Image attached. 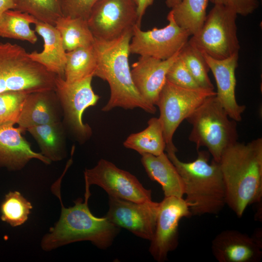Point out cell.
Returning a JSON list of instances; mask_svg holds the SVG:
<instances>
[{
	"mask_svg": "<svg viewBox=\"0 0 262 262\" xmlns=\"http://www.w3.org/2000/svg\"><path fill=\"white\" fill-rule=\"evenodd\" d=\"M32 209L31 202L19 192L10 191L0 204V219L13 227L19 226L27 220Z\"/></svg>",
	"mask_w": 262,
	"mask_h": 262,
	"instance_id": "cell-29",
	"label": "cell"
},
{
	"mask_svg": "<svg viewBox=\"0 0 262 262\" xmlns=\"http://www.w3.org/2000/svg\"><path fill=\"white\" fill-rule=\"evenodd\" d=\"M202 53L215 80L217 86L216 98L231 119L236 122L241 121L242 114L246 107L239 104L235 98L236 79L235 72L238 66L239 53L222 60L213 58Z\"/></svg>",
	"mask_w": 262,
	"mask_h": 262,
	"instance_id": "cell-15",
	"label": "cell"
},
{
	"mask_svg": "<svg viewBox=\"0 0 262 262\" xmlns=\"http://www.w3.org/2000/svg\"><path fill=\"white\" fill-rule=\"evenodd\" d=\"M141 163L149 178L161 185L164 197H183L182 179L167 154L163 152L158 156L143 154Z\"/></svg>",
	"mask_w": 262,
	"mask_h": 262,
	"instance_id": "cell-21",
	"label": "cell"
},
{
	"mask_svg": "<svg viewBox=\"0 0 262 262\" xmlns=\"http://www.w3.org/2000/svg\"><path fill=\"white\" fill-rule=\"evenodd\" d=\"M56 76L33 60L23 47L0 42V93L54 90Z\"/></svg>",
	"mask_w": 262,
	"mask_h": 262,
	"instance_id": "cell-6",
	"label": "cell"
},
{
	"mask_svg": "<svg viewBox=\"0 0 262 262\" xmlns=\"http://www.w3.org/2000/svg\"><path fill=\"white\" fill-rule=\"evenodd\" d=\"M215 95L213 90L184 88L166 81L156 105L160 110L159 118L163 126L166 151L177 150L173 142L177 129L207 98Z\"/></svg>",
	"mask_w": 262,
	"mask_h": 262,
	"instance_id": "cell-8",
	"label": "cell"
},
{
	"mask_svg": "<svg viewBox=\"0 0 262 262\" xmlns=\"http://www.w3.org/2000/svg\"><path fill=\"white\" fill-rule=\"evenodd\" d=\"M208 1V0H181L169 12L176 24L192 36L200 31L204 23Z\"/></svg>",
	"mask_w": 262,
	"mask_h": 262,
	"instance_id": "cell-26",
	"label": "cell"
},
{
	"mask_svg": "<svg viewBox=\"0 0 262 262\" xmlns=\"http://www.w3.org/2000/svg\"><path fill=\"white\" fill-rule=\"evenodd\" d=\"M123 145L141 155L149 154L158 156L164 152L166 144L160 119H149L147 127L141 131L130 134L123 142Z\"/></svg>",
	"mask_w": 262,
	"mask_h": 262,
	"instance_id": "cell-23",
	"label": "cell"
},
{
	"mask_svg": "<svg viewBox=\"0 0 262 262\" xmlns=\"http://www.w3.org/2000/svg\"><path fill=\"white\" fill-rule=\"evenodd\" d=\"M64 127L60 121L33 126L26 131L38 143L41 153L51 162H57L66 155Z\"/></svg>",
	"mask_w": 262,
	"mask_h": 262,
	"instance_id": "cell-22",
	"label": "cell"
},
{
	"mask_svg": "<svg viewBox=\"0 0 262 262\" xmlns=\"http://www.w3.org/2000/svg\"><path fill=\"white\" fill-rule=\"evenodd\" d=\"M179 56L201 88L214 90L208 74L209 67L203 53L197 48L188 41L180 51Z\"/></svg>",
	"mask_w": 262,
	"mask_h": 262,
	"instance_id": "cell-30",
	"label": "cell"
},
{
	"mask_svg": "<svg viewBox=\"0 0 262 262\" xmlns=\"http://www.w3.org/2000/svg\"><path fill=\"white\" fill-rule=\"evenodd\" d=\"M132 32H128L111 41L95 38L93 44L97 67L94 76L106 81L110 86V97L102 108L109 112L115 107L125 109L140 108L155 114L156 108L147 102L133 83L129 63V46Z\"/></svg>",
	"mask_w": 262,
	"mask_h": 262,
	"instance_id": "cell-3",
	"label": "cell"
},
{
	"mask_svg": "<svg viewBox=\"0 0 262 262\" xmlns=\"http://www.w3.org/2000/svg\"><path fill=\"white\" fill-rule=\"evenodd\" d=\"M70 166L66 163L62 175L51 186L52 193L60 200L61 205L59 220L42 239L41 246L45 251H50L72 243L88 241L100 249L109 247L119 231V228L105 216L98 217L91 212L88 200L89 187L85 186L84 200L79 198L74 205L66 208L63 204L61 195L62 179Z\"/></svg>",
	"mask_w": 262,
	"mask_h": 262,
	"instance_id": "cell-1",
	"label": "cell"
},
{
	"mask_svg": "<svg viewBox=\"0 0 262 262\" xmlns=\"http://www.w3.org/2000/svg\"><path fill=\"white\" fill-rule=\"evenodd\" d=\"M134 1V2H135V3L137 4V5H138V2H139V0H133Z\"/></svg>",
	"mask_w": 262,
	"mask_h": 262,
	"instance_id": "cell-38",
	"label": "cell"
},
{
	"mask_svg": "<svg viewBox=\"0 0 262 262\" xmlns=\"http://www.w3.org/2000/svg\"><path fill=\"white\" fill-rule=\"evenodd\" d=\"M34 24L35 31L43 39L44 49L29 53V57L50 72L64 79L66 51L60 33L55 26L46 23L37 21Z\"/></svg>",
	"mask_w": 262,
	"mask_h": 262,
	"instance_id": "cell-20",
	"label": "cell"
},
{
	"mask_svg": "<svg viewBox=\"0 0 262 262\" xmlns=\"http://www.w3.org/2000/svg\"><path fill=\"white\" fill-rule=\"evenodd\" d=\"M154 0H139L137 5L139 24L140 25L142 17L147 9L151 6Z\"/></svg>",
	"mask_w": 262,
	"mask_h": 262,
	"instance_id": "cell-35",
	"label": "cell"
},
{
	"mask_svg": "<svg viewBox=\"0 0 262 262\" xmlns=\"http://www.w3.org/2000/svg\"><path fill=\"white\" fill-rule=\"evenodd\" d=\"M28 94L20 91L0 93V125L17 123Z\"/></svg>",
	"mask_w": 262,
	"mask_h": 262,
	"instance_id": "cell-31",
	"label": "cell"
},
{
	"mask_svg": "<svg viewBox=\"0 0 262 262\" xmlns=\"http://www.w3.org/2000/svg\"><path fill=\"white\" fill-rule=\"evenodd\" d=\"M14 125H0V166L10 170H19L33 159L50 164L49 159L32 149L22 135L25 131L19 127H15Z\"/></svg>",
	"mask_w": 262,
	"mask_h": 262,
	"instance_id": "cell-18",
	"label": "cell"
},
{
	"mask_svg": "<svg viewBox=\"0 0 262 262\" xmlns=\"http://www.w3.org/2000/svg\"><path fill=\"white\" fill-rule=\"evenodd\" d=\"M177 150H166L167 155L180 174L184 185L185 198L192 215L217 214L226 205L225 188L219 164L210 153L198 151L195 160L180 161Z\"/></svg>",
	"mask_w": 262,
	"mask_h": 262,
	"instance_id": "cell-4",
	"label": "cell"
},
{
	"mask_svg": "<svg viewBox=\"0 0 262 262\" xmlns=\"http://www.w3.org/2000/svg\"><path fill=\"white\" fill-rule=\"evenodd\" d=\"M237 16L227 7L214 5L200 31L188 42L201 52L216 59H224L239 53Z\"/></svg>",
	"mask_w": 262,
	"mask_h": 262,
	"instance_id": "cell-7",
	"label": "cell"
},
{
	"mask_svg": "<svg viewBox=\"0 0 262 262\" xmlns=\"http://www.w3.org/2000/svg\"><path fill=\"white\" fill-rule=\"evenodd\" d=\"M62 115L54 90L35 92L28 94L17 124L25 131L33 126L61 121Z\"/></svg>",
	"mask_w": 262,
	"mask_h": 262,
	"instance_id": "cell-19",
	"label": "cell"
},
{
	"mask_svg": "<svg viewBox=\"0 0 262 262\" xmlns=\"http://www.w3.org/2000/svg\"><path fill=\"white\" fill-rule=\"evenodd\" d=\"M181 0H165V4L167 7L172 8L179 2Z\"/></svg>",
	"mask_w": 262,
	"mask_h": 262,
	"instance_id": "cell-37",
	"label": "cell"
},
{
	"mask_svg": "<svg viewBox=\"0 0 262 262\" xmlns=\"http://www.w3.org/2000/svg\"><path fill=\"white\" fill-rule=\"evenodd\" d=\"M15 9L14 0H0V17L5 11Z\"/></svg>",
	"mask_w": 262,
	"mask_h": 262,
	"instance_id": "cell-36",
	"label": "cell"
},
{
	"mask_svg": "<svg viewBox=\"0 0 262 262\" xmlns=\"http://www.w3.org/2000/svg\"><path fill=\"white\" fill-rule=\"evenodd\" d=\"M167 20L168 24L165 27H154L147 31H142L140 26L136 25L130 43V53L165 60L178 53L188 42L190 35L176 24L170 12Z\"/></svg>",
	"mask_w": 262,
	"mask_h": 262,
	"instance_id": "cell-11",
	"label": "cell"
},
{
	"mask_svg": "<svg viewBox=\"0 0 262 262\" xmlns=\"http://www.w3.org/2000/svg\"><path fill=\"white\" fill-rule=\"evenodd\" d=\"M87 20L95 38L103 41L116 39L140 26L133 0H98Z\"/></svg>",
	"mask_w": 262,
	"mask_h": 262,
	"instance_id": "cell-10",
	"label": "cell"
},
{
	"mask_svg": "<svg viewBox=\"0 0 262 262\" xmlns=\"http://www.w3.org/2000/svg\"><path fill=\"white\" fill-rule=\"evenodd\" d=\"M186 120L192 126L189 140L197 150L207 147L217 162L224 150L237 142V122L228 116L215 96L207 98Z\"/></svg>",
	"mask_w": 262,
	"mask_h": 262,
	"instance_id": "cell-5",
	"label": "cell"
},
{
	"mask_svg": "<svg viewBox=\"0 0 262 262\" xmlns=\"http://www.w3.org/2000/svg\"><path fill=\"white\" fill-rule=\"evenodd\" d=\"M98 0H63V16L87 20L91 10Z\"/></svg>",
	"mask_w": 262,
	"mask_h": 262,
	"instance_id": "cell-33",
	"label": "cell"
},
{
	"mask_svg": "<svg viewBox=\"0 0 262 262\" xmlns=\"http://www.w3.org/2000/svg\"><path fill=\"white\" fill-rule=\"evenodd\" d=\"M64 80L68 83L94 77L97 60L93 45L81 47L66 52Z\"/></svg>",
	"mask_w": 262,
	"mask_h": 262,
	"instance_id": "cell-27",
	"label": "cell"
},
{
	"mask_svg": "<svg viewBox=\"0 0 262 262\" xmlns=\"http://www.w3.org/2000/svg\"><path fill=\"white\" fill-rule=\"evenodd\" d=\"M192 216L189 206L183 197H164L160 202L155 229L149 251L158 262L167 260L169 252L179 244V226L180 220Z\"/></svg>",
	"mask_w": 262,
	"mask_h": 262,
	"instance_id": "cell-13",
	"label": "cell"
},
{
	"mask_svg": "<svg viewBox=\"0 0 262 262\" xmlns=\"http://www.w3.org/2000/svg\"><path fill=\"white\" fill-rule=\"evenodd\" d=\"M179 52L165 60L140 56L132 64L131 72L134 86L141 97L150 104L157 105L166 81L167 72Z\"/></svg>",
	"mask_w": 262,
	"mask_h": 262,
	"instance_id": "cell-16",
	"label": "cell"
},
{
	"mask_svg": "<svg viewBox=\"0 0 262 262\" xmlns=\"http://www.w3.org/2000/svg\"><path fill=\"white\" fill-rule=\"evenodd\" d=\"M214 5L227 7L244 16L252 14L259 6L258 0H208Z\"/></svg>",
	"mask_w": 262,
	"mask_h": 262,
	"instance_id": "cell-34",
	"label": "cell"
},
{
	"mask_svg": "<svg viewBox=\"0 0 262 262\" xmlns=\"http://www.w3.org/2000/svg\"><path fill=\"white\" fill-rule=\"evenodd\" d=\"M166 81L178 86L188 89L201 88L191 75L179 54L169 67L166 75Z\"/></svg>",
	"mask_w": 262,
	"mask_h": 262,
	"instance_id": "cell-32",
	"label": "cell"
},
{
	"mask_svg": "<svg viewBox=\"0 0 262 262\" xmlns=\"http://www.w3.org/2000/svg\"><path fill=\"white\" fill-rule=\"evenodd\" d=\"M84 178L85 185H98L113 197L135 202L152 200L151 190L146 189L132 174L105 159L86 169Z\"/></svg>",
	"mask_w": 262,
	"mask_h": 262,
	"instance_id": "cell-12",
	"label": "cell"
},
{
	"mask_svg": "<svg viewBox=\"0 0 262 262\" xmlns=\"http://www.w3.org/2000/svg\"><path fill=\"white\" fill-rule=\"evenodd\" d=\"M225 188L226 201L241 217L247 207L262 198V139L238 141L227 147L218 162Z\"/></svg>",
	"mask_w": 262,
	"mask_h": 262,
	"instance_id": "cell-2",
	"label": "cell"
},
{
	"mask_svg": "<svg viewBox=\"0 0 262 262\" xmlns=\"http://www.w3.org/2000/svg\"><path fill=\"white\" fill-rule=\"evenodd\" d=\"M15 9L28 13L38 21L55 26L63 16V0H14Z\"/></svg>",
	"mask_w": 262,
	"mask_h": 262,
	"instance_id": "cell-28",
	"label": "cell"
},
{
	"mask_svg": "<svg viewBox=\"0 0 262 262\" xmlns=\"http://www.w3.org/2000/svg\"><path fill=\"white\" fill-rule=\"evenodd\" d=\"M93 77L73 83H68L58 76L55 79L54 91L61 106L63 124L81 143H84L92 134L90 126L82 121L83 113L88 107L96 105L100 98L93 90Z\"/></svg>",
	"mask_w": 262,
	"mask_h": 262,
	"instance_id": "cell-9",
	"label": "cell"
},
{
	"mask_svg": "<svg viewBox=\"0 0 262 262\" xmlns=\"http://www.w3.org/2000/svg\"><path fill=\"white\" fill-rule=\"evenodd\" d=\"M38 20L32 15L16 10H8L0 17V36L35 44V31L30 27Z\"/></svg>",
	"mask_w": 262,
	"mask_h": 262,
	"instance_id": "cell-25",
	"label": "cell"
},
{
	"mask_svg": "<svg viewBox=\"0 0 262 262\" xmlns=\"http://www.w3.org/2000/svg\"><path fill=\"white\" fill-rule=\"evenodd\" d=\"M106 217L114 225L124 228L140 238L150 241L153 237L160 202L152 200L135 202L109 196Z\"/></svg>",
	"mask_w": 262,
	"mask_h": 262,
	"instance_id": "cell-14",
	"label": "cell"
},
{
	"mask_svg": "<svg viewBox=\"0 0 262 262\" xmlns=\"http://www.w3.org/2000/svg\"><path fill=\"white\" fill-rule=\"evenodd\" d=\"M262 248L257 239L235 229L221 231L212 242V253L219 262H258Z\"/></svg>",
	"mask_w": 262,
	"mask_h": 262,
	"instance_id": "cell-17",
	"label": "cell"
},
{
	"mask_svg": "<svg viewBox=\"0 0 262 262\" xmlns=\"http://www.w3.org/2000/svg\"><path fill=\"white\" fill-rule=\"evenodd\" d=\"M55 27L61 34L66 52L93 45L95 37L87 20L62 16L57 20Z\"/></svg>",
	"mask_w": 262,
	"mask_h": 262,
	"instance_id": "cell-24",
	"label": "cell"
}]
</instances>
